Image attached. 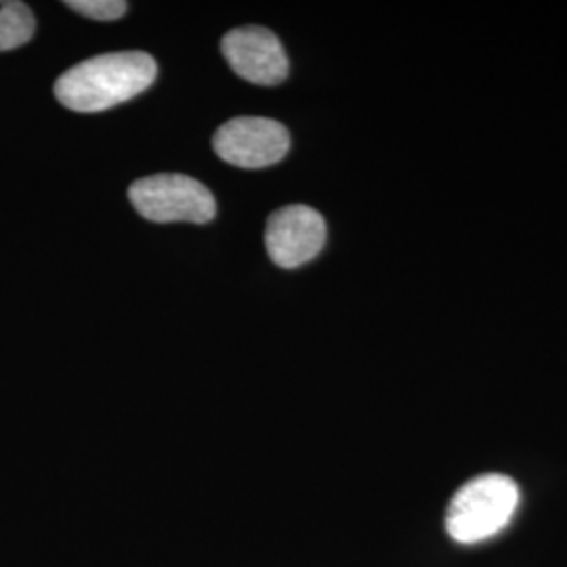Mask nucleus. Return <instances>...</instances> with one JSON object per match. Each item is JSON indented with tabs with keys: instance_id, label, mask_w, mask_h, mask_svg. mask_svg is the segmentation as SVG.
I'll list each match as a JSON object with an SVG mask.
<instances>
[{
	"instance_id": "obj_7",
	"label": "nucleus",
	"mask_w": 567,
	"mask_h": 567,
	"mask_svg": "<svg viewBox=\"0 0 567 567\" xmlns=\"http://www.w3.org/2000/svg\"><path fill=\"white\" fill-rule=\"evenodd\" d=\"M37 20L28 4L18 0L0 2V51H13L34 37Z\"/></svg>"
},
{
	"instance_id": "obj_6",
	"label": "nucleus",
	"mask_w": 567,
	"mask_h": 567,
	"mask_svg": "<svg viewBox=\"0 0 567 567\" xmlns=\"http://www.w3.org/2000/svg\"><path fill=\"white\" fill-rule=\"evenodd\" d=\"M221 51L231 70L252 84L276 86L288 76V58L278 37L261 25H243L229 30Z\"/></svg>"
},
{
	"instance_id": "obj_1",
	"label": "nucleus",
	"mask_w": 567,
	"mask_h": 567,
	"mask_svg": "<svg viewBox=\"0 0 567 567\" xmlns=\"http://www.w3.org/2000/svg\"><path fill=\"white\" fill-rule=\"evenodd\" d=\"M156 76V61L143 51L105 53L63 72L55 82V97L72 112L93 114L137 97Z\"/></svg>"
},
{
	"instance_id": "obj_3",
	"label": "nucleus",
	"mask_w": 567,
	"mask_h": 567,
	"mask_svg": "<svg viewBox=\"0 0 567 567\" xmlns=\"http://www.w3.org/2000/svg\"><path fill=\"white\" fill-rule=\"evenodd\" d=\"M143 219L154 224H208L217 213L210 189L187 175H152L128 187Z\"/></svg>"
},
{
	"instance_id": "obj_4",
	"label": "nucleus",
	"mask_w": 567,
	"mask_h": 567,
	"mask_svg": "<svg viewBox=\"0 0 567 567\" xmlns=\"http://www.w3.org/2000/svg\"><path fill=\"white\" fill-rule=\"evenodd\" d=\"M213 147L227 164L240 168H265L280 163L290 150V135L280 122L240 116L225 122L215 133Z\"/></svg>"
},
{
	"instance_id": "obj_5",
	"label": "nucleus",
	"mask_w": 567,
	"mask_h": 567,
	"mask_svg": "<svg viewBox=\"0 0 567 567\" xmlns=\"http://www.w3.org/2000/svg\"><path fill=\"white\" fill-rule=\"evenodd\" d=\"M326 244L324 217L303 204L276 210L265 227V246L271 261L295 269L316 259Z\"/></svg>"
},
{
	"instance_id": "obj_2",
	"label": "nucleus",
	"mask_w": 567,
	"mask_h": 567,
	"mask_svg": "<svg viewBox=\"0 0 567 567\" xmlns=\"http://www.w3.org/2000/svg\"><path fill=\"white\" fill-rule=\"evenodd\" d=\"M519 507V486L501 473L473 477L450 501L447 534L461 545H475L508 526Z\"/></svg>"
},
{
	"instance_id": "obj_8",
	"label": "nucleus",
	"mask_w": 567,
	"mask_h": 567,
	"mask_svg": "<svg viewBox=\"0 0 567 567\" xmlns=\"http://www.w3.org/2000/svg\"><path fill=\"white\" fill-rule=\"evenodd\" d=\"M65 7L95 21L121 20L128 9V4L122 0H70L65 2Z\"/></svg>"
}]
</instances>
